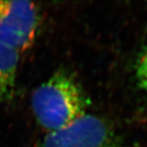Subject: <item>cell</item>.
<instances>
[{
    "label": "cell",
    "instance_id": "obj_1",
    "mask_svg": "<svg viewBox=\"0 0 147 147\" xmlns=\"http://www.w3.org/2000/svg\"><path fill=\"white\" fill-rule=\"evenodd\" d=\"M31 107L38 123L53 132L88 114L89 100L72 74L59 71L34 90Z\"/></svg>",
    "mask_w": 147,
    "mask_h": 147
},
{
    "label": "cell",
    "instance_id": "obj_2",
    "mask_svg": "<svg viewBox=\"0 0 147 147\" xmlns=\"http://www.w3.org/2000/svg\"><path fill=\"white\" fill-rule=\"evenodd\" d=\"M38 15L30 1H0V42L17 52L26 50L35 39Z\"/></svg>",
    "mask_w": 147,
    "mask_h": 147
},
{
    "label": "cell",
    "instance_id": "obj_3",
    "mask_svg": "<svg viewBox=\"0 0 147 147\" xmlns=\"http://www.w3.org/2000/svg\"><path fill=\"white\" fill-rule=\"evenodd\" d=\"M40 147H117V145L105 121L87 114L63 129L47 132Z\"/></svg>",
    "mask_w": 147,
    "mask_h": 147
},
{
    "label": "cell",
    "instance_id": "obj_4",
    "mask_svg": "<svg viewBox=\"0 0 147 147\" xmlns=\"http://www.w3.org/2000/svg\"><path fill=\"white\" fill-rule=\"evenodd\" d=\"M18 64L19 52L0 42V102L13 94Z\"/></svg>",
    "mask_w": 147,
    "mask_h": 147
},
{
    "label": "cell",
    "instance_id": "obj_5",
    "mask_svg": "<svg viewBox=\"0 0 147 147\" xmlns=\"http://www.w3.org/2000/svg\"><path fill=\"white\" fill-rule=\"evenodd\" d=\"M137 76L142 86L147 91V51L144 53L138 64Z\"/></svg>",
    "mask_w": 147,
    "mask_h": 147
}]
</instances>
